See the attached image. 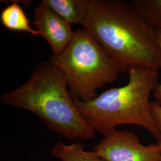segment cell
Returning <instances> with one entry per match:
<instances>
[{
    "instance_id": "cell-1",
    "label": "cell",
    "mask_w": 161,
    "mask_h": 161,
    "mask_svg": "<svg viewBox=\"0 0 161 161\" xmlns=\"http://www.w3.org/2000/svg\"><path fill=\"white\" fill-rule=\"evenodd\" d=\"M81 25L112 58L121 73L134 68H161V50L155 30L131 3L90 0Z\"/></svg>"
},
{
    "instance_id": "cell-2",
    "label": "cell",
    "mask_w": 161,
    "mask_h": 161,
    "mask_svg": "<svg viewBox=\"0 0 161 161\" xmlns=\"http://www.w3.org/2000/svg\"><path fill=\"white\" fill-rule=\"evenodd\" d=\"M6 106L36 115L52 131L70 140H87L96 132L75 105L60 71L49 60L37 65L24 84L0 96Z\"/></svg>"
},
{
    "instance_id": "cell-3",
    "label": "cell",
    "mask_w": 161,
    "mask_h": 161,
    "mask_svg": "<svg viewBox=\"0 0 161 161\" xmlns=\"http://www.w3.org/2000/svg\"><path fill=\"white\" fill-rule=\"evenodd\" d=\"M158 70L130 69L126 85L112 88L88 102L72 97L80 114L95 132L102 134L120 125L131 124L143 127L158 140L159 132L150 97L159 83Z\"/></svg>"
},
{
    "instance_id": "cell-4",
    "label": "cell",
    "mask_w": 161,
    "mask_h": 161,
    "mask_svg": "<svg viewBox=\"0 0 161 161\" xmlns=\"http://www.w3.org/2000/svg\"><path fill=\"white\" fill-rule=\"evenodd\" d=\"M48 60L62 74L71 96L84 102L95 99L98 89L117 80L121 74L112 58L83 29L75 30L68 47Z\"/></svg>"
},
{
    "instance_id": "cell-5",
    "label": "cell",
    "mask_w": 161,
    "mask_h": 161,
    "mask_svg": "<svg viewBox=\"0 0 161 161\" xmlns=\"http://www.w3.org/2000/svg\"><path fill=\"white\" fill-rule=\"evenodd\" d=\"M102 135L92 150L104 161H161L157 144L143 145L132 131L115 128Z\"/></svg>"
},
{
    "instance_id": "cell-6",
    "label": "cell",
    "mask_w": 161,
    "mask_h": 161,
    "mask_svg": "<svg viewBox=\"0 0 161 161\" xmlns=\"http://www.w3.org/2000/svg\"><path fill=\"white\" fill-rule=\"evenodd\" d=\"M35 29L52 47L54 54H61L72 40L75 31L67 22L42 0L34 8Z\"/></svg>"
},
{
    "instance_id": "cell-7",
    "label": "cell",
    "mask_w": 161,
    "mask_h": 161,
    "mask_svg": "<svg viewBox=\"0 0 161 161\" xmlns=\"http://www.w3.org/2000/svg\"><path fill=\"white\" fill-rule=\"evenodd\" d=\"M70 24H80L88 12L90 0H42Z\"/></svg>"
},
{
    "instance_id": "cell-8",
    "label": "cell",
    "mask_w": 161,
    "mask_h": 161,
    "mask_svg": "<svg viewBox=\"0 0 161 161\" xmlns=\"http://www.w3.org/2000/svg\"><path fill=\"white\" fill-rule=\"evenodd\" d=\"M0 20L3 26L8 30L40 36V33L31 26L28 17L17 1H13L1 11Z\"/></svg>"
},
{
    "instance_id": "cell-9",
    "label": "cell",
    "mask_w": 161,
    "mask_h": 161,
    "mask_svg": "<svg viewBox=\"0 0 161 161\" xmlns=\"http://www.w3.org/2000/svg\"><path fill=\"white\" fill-rule=\"evenodd\" d=\"M53 157L62 161H104L94 151H87L80 142L64 144L57 142L50 150Z\"/></svg>"
},
{
    "instance_id": "cell-10",
    "label": "cell",
    "mask_w": 161,
    "mask_h": 161,
    "mask_svg": "<svg viewBox=\"0 0 161 161\" xmlns=\"http://www.w3.org/2000/svg\"><path fill=\"white\" fill-rule=\"evenodd\" d=\"M132 6L155 30H161V0H134Z\"/></svg>"
},
{
    "instance_id": "cell-11",
    "label": "cell",
    "mask_w": 161,
    "mask_h": 161,
    "mask_svg": "<svg viewBox=\"0 0 161 161\" xmlns=\"http://www.w3.org/2000/svg\"><path fill=\"white\" fill-rule=\"evenodd\" d=\"M150 106L159 132V137L157 140V145L161 151V106L155 101H152Z\"/></svg>"
},
{
    "instance_id": "cell-12",
    "label": "cell",
    "mask_w": 161,
    "mask_h": 161,
    "mask_svg": "<svg viewBox=\"0 0 161 161\" xmlns=\"http://www.w3.org/2000/svg\"><path fill=\"white\" fill-rule=\"evenodd\" d=\"M155 31L157 40L158 42L161 53V30H155ZM160 69H161V66ZM152 94L153 97L155 99L156 102L161 106V80L157 85Z\"/></svg>"
}]
</instances>
